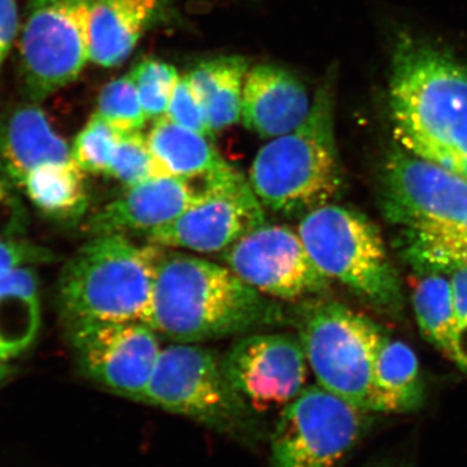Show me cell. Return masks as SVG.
Wrapping results in <instances>:
<instances>
[{
    "mask_svg": "<svg viewBox=\"0 0 467 467\" xmlns=\"http://www.w3.org/2000/svg\"><path fill=\"white\" fill-rule=\"evenodd\" d=\"M389 117L402 150L467 180V67L401 34L392 52Z\"/></svg>",
    "mask_w": 467,
    "mask_h": 467,
    "instance_id": "6da1fadb",
    "label": "cell"
},
{
    "mask_svg": "<svg viewBox=\"0 0 467 467\" xmlns=\"http://www.w3.org/2000/svg\"><path fill=\"white\" fill-rule=\"evenodd\" d=\"M285 309L223 264L165 251L143 322L175 343H202L279 324Z\"/></svg>",
    "mask_w": 467,
    "mask_h": 467,
    "instance_id": "7a4b0ae2",
    "label": "cell"
},
{
    "mask_svg": "<svg viewBox=\"0 0 467 467\" xmlns=\"http://www.w3.org/2000/svg\"><path fill=\"white\" fill-rule=\"evenodd\" d=\"M167 248L124 234L92 236L67 261L57 284L67 330L86 325L143 322Z\"/></svg>",
    "mask_w": 467,
    "mask_h": 467,
    "instance_id": "3957f363",
    "label": "cell"
},
{
    "mask_svg": "<svg viewBox=\"0 0 467 467\" xmlns=\"http://www.w3.org/2000/svg\"><path fill=\"white\" fill-rule=\"evenodd\" d=\"M335 75L328 73L313 98L306 121L273 138L252 162V190L264 205L285 217H303L331 202L343 186L334 133Z\"/></svg>",
    "mask_w": 467,
    "mask_h": 467,
    "instance_id": "277c9868",
    "label": "cell"
},
{
    "mask_svg": "<svg viewBox=\"0 0 467 467\" xmlns=\"http://www.w3.org/2000/svg\"><path fill=\"white\" fill-rule=\"evenodd\" d=\"M313 263L327 279L348 287L387 315L404 308V288L379 229L367 216L342 205L313 209L296 227Z\"/></svg>",
    "mask_w": 467,
    "mask_h": 467,
    "instance_id": "5b68a950",
    "label": "cell"
},
{
    "mask_svg": "<svg viewBox=\"0 0 467 467\" xmlns=\"http://www.w3.org/2000/svg\"><path fill=\"white\" fill-rule=\"evenodd\" d=\"M144 404L192 418L239 441L252 442L259 436L256 411L230 382L223 358L196 343L161 349Z\"/></svg>",
    "mask_w": 467,
    "mask_h": 467,
    "instance_id": "8992f818",
    "label": "cell"
},
{
    "mask_svg": "<svg viewBox=\"0 0 467 467\" xmlns=\"http://www.w3.org/2000/svg\"><path fill=\"white\" fill-rule=\"evenodd\" d=\"M297 331L318 386L370 413L371 378L382 328L342 303L317 299L306 303Z\"/></svg>",
    "mask_w": 467,
    "mask_h": 467,
    "instance_id": "52a82bcc",
    "label": "cell"
},
{
    "mask_svg": "<svg viewBox=\"0 0 467 467\" xmlns=\"http://www.w3.org/2000/svg\"><path fill=\"white\" fill-rule=\"evenodd\" d=\"M94 0H29L21 34V77L34 100L76 81L90 61Z\"/></svg>",
    "mask_w": 467,
    "mask_h": 467,
    "instance_id": "ba28073f",
    "label": "cell"
},
{
    "mask_svg": "<svg viewBox=\"0 0 467 467\" xmlns=\"http://www.w3.org/2000/svg\"><path fill=\"white\" fill-rule=\"evenodd\" d=\"M367 413L322 387H306L276 420L273 467L342 466L367 430Z\"/></svg>",
    "mask_w": 467,
    "mask_h": 467,
    "instance_id": "9c48e42d",
    "label": "cell"
},
{
    "mask_svg": "<svg viewBox=\"0 0 467 467\" xmlns=\"http://www.w3.org/2000/svg\"><path fill=\"white\" fill-rule=\"evenodd\" d=\"M265 223V209L250 181L229 165L199 182L195 202L146 238L167 250L221 254Z\"/></svg>",
    "mask_w": 467,
    "mask_h": 467,
    "instance_id": "30bf717a",
    "label": "cell"
},
{
    "mask_svg": "<svg viewBox=\"0 0 467 467\" xmlns=\"http://www.w3.org/2000/svg\"><path fill=\"white\" fill-rule=\"evenodd\" d=\"M223 265L270 299L310 303L324 296L330 279L313 263L297 230L263 223L221 254Z\"/></svg>",
    "mask_w": 467,
    "mask_h": 467,
    "instance_id": "8fae6325",
    "label": "cell"
},
{
    "mask_svg": "<svg viewBox=\"0 0 467 467\" xmlns=\"http://www.w3.org/2000/svg\"><path fill=\"white\" fill-rule=\"evenodd\" d=\"M384 216L401 227L435 225L467 233V180L395 144L382 167Z\"/></svg>",
    "mask_w": 467,
    "mask_h": 467,
    "instance_id": "7c38bea8",
    "label": "cell"
},
{
    "mask_svg": "<svg viewBox=\"0 0 467 467\" xmlns=\"http://www.w3.org/2000/svg\"><path fill=\"white\" fill-rule=\"evenodd\" d=\"M82 374L130 400H146L161 352L159 335L144 322L86 325L67 330Z\"/></svg>",
    "mask_w": 467,
    "mask_h": 467,
    "instance_id": "4fadbf2b",
    "label": "cell"
},
{
    "mask_svg": "<svg viewBox=\"0 0 467 467\" xmlns=\"http://www.w3.org/2000/svg\"><path fill=\"white\" fill-rule=\"evenodd\" d=\"M223 364L230 382L254 411L284 409L308 379V361L294 335H245L230 347Z\"/></svg>",
    "mask_w": 467,
    "mask_h": 467,
    "instance_id": "5bb4252c",
    "label": "cell"
},
{
    "mask_svg": "<svg viewBox=\"0 0 467 467\" xmlns=\"http://www.w3.org/2000/svg\"><path fill=\"white\" fill-rule=\"evenodd\" d=\"M199 184L160 175L126 189L124 195L104 205L88 220L86 230L101 234H149L181 216L198 198Z\"/></svg>",
    "mask_w": 467,
    "mask_h": 467,
    "instance_id": "9a60e30c",
    "label": "cell"
},
{
    "mask_svg": "<svg viewBox=\"0 0 467 467\" xmlns=\"http://www.w3.org/2000/svg\"><path fill=\"white\" fill-rule=\"evenodd\" d=\"M312 101L299 77L275 64H259L245 75L241 119L264 140H273L299 128Z\"/></svg>",
    "mask_w": 467,
    "mask_h": 467,
    "instance_id": "2e32d148",
    "label": "cell"
},
{
    "mask_svg": "<svg viewBox=\"0 0 467 467\" xmlns=\"http://www.w3.org/2000/svg\"><path fill=\"white\" fill-rule=\"evenodd\" d=\"M171 0H94L90 18V61L113 67L133 54L150 27L164 20Z\"/></svg>",
    "mask_w": 467,
    "mask_h": 467,
    "instance_id": "e0dca14e",
    "label": "cell"
},
{
    "mask_svg": "<svg viewBox=\"0 0 467 467\" xmlns=\"http://www.w3.org/2000/svg\"><path fill=\"white\" fill-rule=\"evenodd\" d=\"M69 160V146L39 107H20L0 122V161L18 187L34 168Z\"/></svg>",
    "mask_w": 467,
    "mask_h": 467,
    "instance_id": "ac0fdd59",
    "label": "cell"
},
{
    "mask_svg": "<svg viewBox=\"0 0 467 467\" xmlns=\"http://www.w3.org/2000/svg\"><path fill=\"white\" fill-rule=\"evenodd\" d=\"M425 400V383L416 352L384 333L378 346L371 378L370 411L404 414Z\"/></svg>",
    "mask_w": 467,
    "mask_h": 467,
    "instance_id": "d6986e66",
    "label": "cell"
},
{
    "mask_svg": "<svg viewBox=\"0 0 467 467\" xmlns=\"http://www.w3.org/2000/svg\"><path fill=\"white\" fill-rule=\"evenodd\" d=\"M147 142L161 175L202 182L230 165L208 137L174 124L167 116L155 119Z\"/></svg>",
    "mask_w": 467,
    "mask_h": 467,
    "instance_id": "ffe728a7",
    "label": "cell"
},
{
    "mask_svg": "<svg viewBox=\"0 0 467 467\" xmlns=\"http://www.w3.org/2000/svg\"><path fill=\"white\" fill-rule=\"evenodd\" d=\"M39 327V284L32 266L0 270V361L26 352Z\"/></svg>",
    "mask_w": 467,
    "mask_h": 467,
    "instance_id": "44dd1931",
    "label": "cell"
},
{
    "mask_svg": "<svg viewBox=\"0 0 467 467\" xmlns=\"http://www.w3.org/2000/svg\"><path fill=\"white\" fill-rule=\"evenodd\" d=\"M248 69L247 58L220 57L202 61L187 73V81L204 109L212 134L241 119L243 86Z\"/></svg>",
    "mask_w": 467,
    "mask_h": 467,
    "instance_id": "7402d4cb",
    "label": "cell"
},
{
    "mask_svg": "<svg viewBox=\"0 0 467 467\" xmlns=\"http://www.w3.org/2000/svg\"><path fill=\"white\" fill-rule=\"evenodd\" d=\"M85 174L73 159L46 162L24 177L20 190L42 216L55 223H72L88 211Z\"/></svg>",
    "mask_w": 467,
    "mask_h": 467,
    "instance_id": "603a6c76",
    "label": "cell"
},
{
    "mask_svg": "<svg viewBox=\"0 0 467 467\" xmlns=\"http://www.w3.org/2000/svg\"><path fill=\"white\" fill-rule=\"evenodd\" d=\"M401 251L420 275H450L454 270L467 269V233L460 230L435 225L402 227Z\"/></svg>",
    "mask_w": 467,
    "mask_h": 467,
    "instance_id": "cb8c5ba5",
    "label": "cell"
},
{
    "mask_svg": "<svg viewBox=\"0 0 467 467\" xmlns=\"http://www.w3.org/2000/svg\"><path fill=\"white\" fill-rule=\"evenodd\" d=\"M411 304L423 337L451 358L454 324V295L451 276L423 273L411 292Z\"/></svg>",
    "mask_w": 467,
    "mask_h": 467,
    "instance_id": "d4e9b609",
    "label": "cell"
},
{
    "mask_svg": "<svg viewBox=\"0 0 467 467\" xmlns=\"http://www.w3.org/2000/svg\"><path fill=\"white\" fill-rule=\"evenodd\" d=\"M129 75L137 88L147 119L165 116L171 91L180 78L177 69L167 61L149 57L134 66Z\"/></svg>",
    "mask_w": 467,
    "mask_h": 467,
    "instance_id": "484cf974",
    "label": "cell"
},
{
    "mask_svg": "<svg viewBox=\"0 0 467 467\" xmlns=\"http://www.w3.org/2000/svg\"><path fill=\"white\" fill-rule=\"evenodd\" d=\"M97 113L119 134L142 131L147 117L130 75L113 79L101 90Z\"/></svg>",
    "mask_w": 467,
    "mask_h": 467,
    "instance_id": "4316f807",
    "label": "cell"
},
{
    "mask_svg": "<svg viewBox=\"0 0 467 467\" xmlns=\"http://www.w3.org/2000/svg\"><path fill=\"white\" fill-rule=\"evenodd\" d=\"M107 175L124 184L126 189L160 177L147 135L142 131L119 134Z\"/></svg>",
    "mask_w": 467,
    "mask_h": 467,
    "instance_id": "83f0119b",
    "label": "cell"
},
{
    "mask_svg": "<svg viewBox=\"0 0 467 467\" xmlns=\"http://www.w3.org/2000/svg\"><path fill=\"white\" fill-rule=\"evenodd\" d=\"M119 137V131L95 112L73 142L72 159L86 174L107 175Z\"/></svg>",
    "mask_w": 467,
    "mask_h": 467,
    "instance_id": "f1b7e54d",
    "label": "cell"
},
{
    "mask_svg": "<svg viewBox=\"0 0 467 467\" xmlns=\"http://www.w3.org/2000/svg\"><path fill=\"white\" fill-rule=\"evenodd\" d=\"M165 116L174 124L183 126V128L205 135V137L211 138L213 135L209 130L204 109L193 94L186 76L178 78L177 84L171 91V101H169Z\"/></svg>",
    "mask_w": 467,
    "mask_h": 467,
    "instance_id": "f546056e",
    "label": "cell"
},
{
    "mask_svg": "<svg viewBox=\"0 0 467 467\" xmlns=\"http://www.w3.org/2000/svg\"><path fill=\"white\" fill-rule=\"evenodd\" d=\"M18 190L20 187L0 161V238L20 239L26 232V211Z\"/></svg>",
    "mask_w": 467,
    "mask_h": 467,
    "instance_id": "4dcf8cb0",
    "label": "cell"
},
{
    "mask_svg": "<svg viewBox=\"0 0 467 467\" xmlns=\"http://www.w3.org/2000/svg\"><path fill=\"white\" fill-rule=\"evenodd\" d=\"M450 276L454 295V324L450 359L467 377V269L454 270Z\"/></svg>",
    "mask_w": 467,
    "mask_h": 467,
    "instance_id": "1f68e13d",
    "label": "cell"
},
{
    "mask_svg": "<svg viewBox=\"0 0 467 467\" xmlns=\"http://www.w3.org/2000/svg\"><path fill=\"white\" fill-rule=\"evenodd\" d=\"M54 259L55 254L41 245L23 239L0 238V270L51 263Z\"/></svg>",
    "mask_w": 467,
    "mask_h": 467,
    "instance_id": "d6a6232c",
    "label": "cell"
},
{
    "mask_svg": "<svg viewBox=\"0 0 467 467\" xmlns=\"http://www.w3.org/2000/svg\"><path fill=\"white\" fill-rule=\"evenodd\" d=\"M18 30L16 0H0V64L11 50Z\"/></svg>",
    "mask_w": 467,
    "mask_h": 467,
    "instance_id": "836d02e7",
    "label": "cell"
},
{
    "mask_svg": "<svg viewBox=\"0 0 467 467\" xmlns=\"http://www.w3.org/2000/svg\"><path fill=\"white\" fill-rule=\"evenodd\" d=\"M16 373V368L9 365L7 361H0V387L8 382Z\"/></svg>",
    "mask_w": 467,
    "mask_h": 467,
    "instance_id": "e575fe53",
    "label": "cell"
},
{
    "mask_svg": "<svg viewBox=\"0 0 467 467\" xmlns=\"http://www.w3.org/2000/svg\"><path fill=\"white\" fill-rule=\"evenodd\" d=\"M371 467H405L404 463L396 462V461H380Z\"/></svg>",
    "mask_w": 467,
    "mask_h": 467,
    "instance_id": "d590c367",
    "label": "cell"
}]
</instances>
